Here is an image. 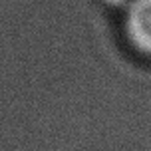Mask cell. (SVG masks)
<instances>
[{
    "label": "cell",
    "mask_w": 151,
    "mask_h": 151,
    "mask_svg": "<svg viewBox=\"0 0 151 151\" xmlns=\"http://www.w3.org/2000/svg\"><path fill=\"white\" fill-rule=\"evenodd\" d=\"M123 30L137 52L151 56V0L129 2L123 18Z\"/></svg>",
    "instance_id": "1"
}]
</instances>
